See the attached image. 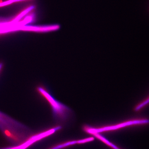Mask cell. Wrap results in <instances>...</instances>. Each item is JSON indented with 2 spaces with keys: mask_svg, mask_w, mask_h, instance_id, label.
I'll list each match as a JSON object with an SVG mask.
<instances>
[{
  "mask_svg": "<svg viewBox=\"0 0 149 149\" xmlns=\"http://www.w3.org/2000/svg\"><path fill=\"white\" fill-rule=\"evenodd\" d=\"M0 130L13 146L23 144L34 135L30 128L1 111Z\"/></svg>",
  "mask_w": 149,
  "mask_h": 149,
  "instance_id": "obj_1",
  "label": "cell"
},
{
  "mask_svg": "<svg viewBox=\"0 0 149 149\" xmlns=\"http://www.w3.org/2000/svg\"><path fill=\"white\" fill-rule=\"evenodd\" d=\"M37 92L47 102L51 108L54 118L58 122H64L68 120L72 114L70 108L58 100L45 87L39 86Z\"/></svg>",
  "mask_w": 149,
  "mask_h": 149,
  "instance_id": "obj_2",
  "label": "cell"
},
{
  "mask_svg": "<svg viewBox=\"0 0 149 149\" xmlns=\"http://www.w3.org/2000/svg\"><path fill=\"white\" fill-rule=\"evenodd\" d=\"M148 123V119H136L125 121L114 125L105 126L99 128H94L89 126L85 125L83 126V130L87 133L93 135L96 133L114 131L129 126L147 124Z\"/></svg>",
  "mask_w": 149,
  "mask_h": 149,
  "instance_id": "obj_3",
  "label": "cell"
},
{
  "mask_svg": "<svg viewBox=\"0 0 149 149\" xmlns=\"http://www.w3.org/2000/svg\"><path fill=\"white\" fill-rule=\"evenodd\" d=\"M36 142V140L34 137H31L23 144L13 146L0 148V149H26L33 143Z\"/></svg>",
  "mask_w": 149,
  "mask_h": 149,
  "instance_id": "obj_4",
  "label": "cell"
},
{
  "mask_svg": "<svg viewBox=\"0 0 149 149\" xmlns=\"http://www.w3.org/2000/svg\"><path fill=\"white\" fill-rule=\"evenodd\" d=\"M94 135L95 137L96 138L99 140L102 141L104 143L109 147H111V148L113 149H120L115 145L114 144H113L111 141H110L109 140L107 139L104 136L102 135L100 133H96L94 134L93 135Z\"/></svg>",
  "mask_w": 149,
  "mask_h": 149,
  "instance_id": "obj_5",
  "label": "cell"
},
{
  "mask_svg": "<svg viewBox=\"0 0 149 149\" xmlns=\"http://www.w3.org/2000/svg\"><path fill=\"white\" fill-rule=\"evenodd\" d=\"M148 103V98L145 100L143 102H140L134 108V111H138L142 109Z\"/></svg>",
  "mask_w": 149,
  "mask_h": 149,
  "instance_id": "obj_6",
  "label": "cell"
},
{
  "mask_svg": "<svg viewBox=\"0 0 149 149\" xmlns=\"http://www.w3.org/2000/svg\"><path fill=\"white\" fill-rule=\"evenodd\" d=\"M3 64H0V70H1L2 68Z\"/></svg>",
  "mask_w": 149,
  "mask_h": 149,
  "instance_id": "obj_7",
  "label": "cell"
}]
</instances>
